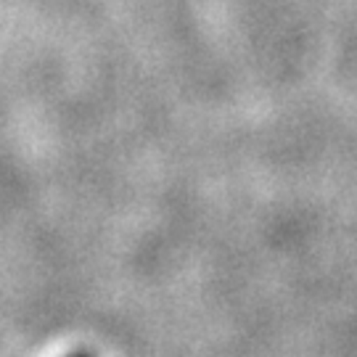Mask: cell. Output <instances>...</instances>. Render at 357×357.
<instances>
[]
</instances>
